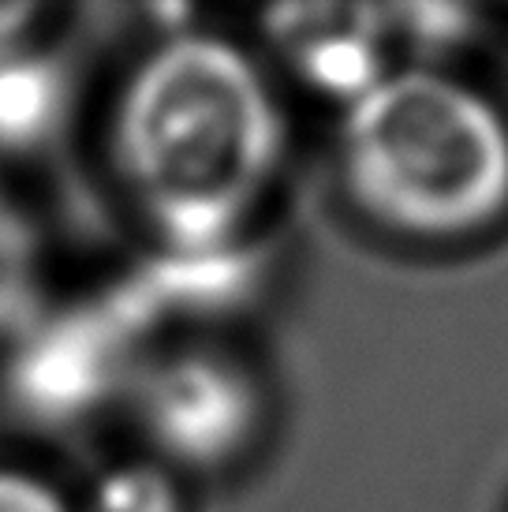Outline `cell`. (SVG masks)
<instances>
[{
    "label": "cell",
    "instance_id": "6da1fadb",
    "mask_svg": "<svg viewBox=\"0 0 508 512\" xmlns=\"http://www.w3.org/2000/svg\"><path fill=\"white\" fill-rule=\"evenodd\" d=\"M127 199L180 251L236 240L281 172L266 72L217 34H176L131 68L109 128Z\"/></svg>",
    "mask_w": 508,
    "mask_h": 512
},
{
    "label": "cell",
    "instance_id": "7a4b0ae2",
    "mask_svg": "<svg viewBox=\"0 0 508 512\" xmlns=\"http://www.w3.org/2000/svg\"><path fill=\"white\" fill-rule=\"evenodd\" d=\"M337 161L359 214L408 240H471L508 214L505 113L434 68H393L348 101Z\"/></svg>",
    "mask_w": 508,
    "mask_h": 512
},
{
    "label": "cell",
    "instance_id": "3957f363",
    "mask_svg": "<svg viewBox=\"0 0 508 512\" xmlns=\"http://www.w3.org/2000/svg\"><path fill=\"white\" fill-rule=\"evenodd\" d=\"M142 427L157 449L184 464H225L258 430V385L232 359L176 356L146 378L139 393Z\"/></svg>",
    "mask_w": 508,
    "mask_h": 512
},
{
    "label": "cell",
    "instance_id": "277c9868",
    "mask_svg": "<svg viewBox=\"0 0 508 512\" xmlns=\"http://www.w3.org/2000/svg\"><path fill=\"white\" fill-rule=\"evenodd\" d=\"M385 12L367 8H281L269 15L273 38L314 86L355 101L393 72L385 64Z\"/></svg>",
    "mask_w": 508,
    "mask_h": 512
},
{
    "label": "cell",
    "instance_id": "5b68a950",
    "mask_svg": "<svg viewBox=\"0 0 508 512\" xmlns=\"http://www.w3.org/2000/svg\"><path fill=\"white\" fill-rule=\"evenodd\" d=\"M53 113V79L30 60L0 57V146L30 143Z\"/></svg>",
    "mask_w": 508,
    "mask_h": 512
},
{
    "label": "cell",
    "instance_id": "8992f818",
    "mask_svg": "<svg viewBox=\"0 0 508 512\" xmlns=\"http://www.w3.org/2000/svg\"><path fill=\"white\" fill-rule=\"evenodd\" d=\"M34 236L12 202L0 195V333L12 329L34 296Z\"/></svg>",
    "mask_w": 508,
    "mask_h": 512
},
{
    "label": "cell",
    "instance_id": "52a82bcc",
    "mask_svg": "<svg viewBox=\"0 0 508 512\" xmlns=\"http://www.w3.org/2000/svg\"><path fill=\"white\" fill-rule=\"evenodd\" d=\"M86 512H180V490L161 468L127 464L94 486Z\"/></svg>",
    "mask_w": 508,
    "mask_h": 512
},
{
    "label": "cell",
    "instance_id": "ba28073f",
    "mask_svg": "<svg viewBox=\"0 0 508 512\" xmlns=\"http://www.w3.org/2000/svg\"><path fill=\"white\" fill-rule=\"evenodd\" d=\"M0 512H75L53 483L30 471L0 468Z\"/></svg>",
    "mask_w": 508,
    "mask_h": 512
}]
</instances>
